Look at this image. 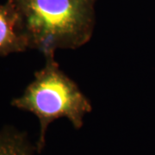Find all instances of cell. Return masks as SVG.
<instances>
[{"label":"cell","instance_id":"6da1fadb","mask_svg":"<svg viewBox=\"0 0 155 155\" xmlns=\"http://www.w3.org/2000/svg\"><path fill=\"white\" fill-rule=\"evenodd\" d=\"M22 20L29 49L45 59L76 49L91 40L97 0H12Z\"/></svg>","mask_w":155,"mask_h":155},{"label":"cell","instance_id":"7a4b0ae2","mask_svg":"<svg viewBox=\"0 0 155 155\" xmlns=\"http://www.w3.org/2000/svg\"><path fill=\"white\" fill-rule=\"evenodd\" d=\"M11 105L28 111L39 119L38 149L45 142V134L51 122L66 117L76 128L82 127L84 117L91 111V104L78 84L61 70L54 57L46 58V64L35 72V78L22 96Z\"/></svg>","mask_w":155,"mask_h":155},{"label":"cell","instance_id":"3957f363","mask_svg":"<svg viewBox=\"0 0 155 155\" xmlns=\"http://www.w3.org/2000/svg\"><path fill=\"white\" fill-rule=\"evenodd\" d=\"M29 49L22 20L12 0L0 5V56Z\"/></svg>","mask_w":155,"mask_h":155},{"label":"cell","instance_id":"277c9868","mask_svg":"<svg viewBox=\"0 0 155 155\" xmlns=\"http://www.w3.org/2000/svg\"><path fill=\"white\" fill-rule=\"evenodd\" d=\"M0 155H33V152L24 134L5 128L0 132Z\"/></svg>","mask_w":155,"mask_h":155}]
</instances>
